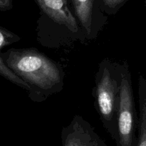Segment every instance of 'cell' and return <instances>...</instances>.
<instances>
[{
	"label": "cell",
	"instance_id": "9",
	"mask_svg": "<svg viewBox=\"0 0 146 146\" xmlns=\"http://www.w3.org/2000/svg\"><path fill=\"white\" fill-rule=\"evenodd\" d=\"M98 1L102 11L107 16H114L125 4L127 0H98Z\"/></svg>",
	"mask_w": 146,
	"mask_h": 146
},
{
	"label": "cell",
	"instance_id": "8",
	"mask_svg": "<svg viewBox=\"0 0 146 146\" xmlns=\"http://www.w3.org/2000/svg\"><path fill=\"white\" fill-rule=\"evenodd\" d=\"M138 98L139 133L136 146H146V80L143 76H140L138 79Z\"/></svg>",
	"mask_w": 146,
	"mask_h": 146
},
{
	"label": "cell",
	"instance_id": "3",
	"mask_svg": "<svg viewBox=\"0 0 146 146\" xmlns=\"http://www.w3.org/2000/svg\"><path fill=\"white\" fill-rule=\"evenodd\" d=\"M138 118L134 103L132 79L129 66L123 62V74L117 113V138L115 146H136L135 132Z\"/></svg>",
	"mask_w": 146,
	"mask_h": 146
},
{
	"label": "cell",
	"instance_id": "10",
	"mask_svg": "<svg viewBox=\"0 0 146 146\" xmlns=\"http://www.w3.org/2000/svg\"><path fill=\"white\" fill-rule=\"evenodd\" d=\"M13 8L12 0H0V11H9Z\"/></svg>",
	"mask_w": 146,
	"mask_h": 146
},
{
	"label": "cell",
	"instance_id": "2",
	"mask_svg": "<svg viewBox=\"0 0 146 146\" xmlns=\"http://www.w3.org/2000/svg\"><path fill=\"white\" fill-rule=\"evenodd\" d=\"M123 74V63L106 58L101 61L95 76V107L106 131L117 138V113Z\"/></svg>",
	"mask_w": 146,
	"mask_h": 146
},
{
	"label": "cell",
	"instance_id": "6",
	"mask_svg": "<svg viewBox=\"0 0 146 146\" xmlns=\"http://www.w3.org/2000/svg\"><path fill=\"white\" fill-rule=\"evenodd\" d=\"M41 14L54 23L65 27L75 34L86 38L68 0H35Z\"/></svg>",
	"mask_w": 146,
	"mask_h": 146
},
{
	"label": "cell",
	"instance_id": "1",
	"mask_svg": "<svg viewBox=\"0 0 146 146\" xmlns=\"http://www.w3.org/2000/svg\"><path fill=\"white\" fill-rule=\"evenodd\" d=\"M1 57L7 67L28 84V96L34 102H43L63 90V67L37 48H11L1 52Z\"/></svg>",
	"mask_w": 146,
	"mask_h": 146
},
{
	"label": "cell",
	"instance_id": "4",
	"mask_svg": "<svg viewBox=\"0 0 146 146\" xmlns=\"http://www.w3.org/2000/svg\"><path fill=\"white\" fill-rule=\"evenodd\" d=\"M87 40H94L108 24L98 0H68Z\"/></svg>",
	"mask_w": 146,
	"mask_h": 146
},
{
	"label": "cell",
	"instance_id": "5",
	"mask_svg": "<svg viewBox=\"0 0 146 146\" xmlns=\"http://www.w3.org/2000/svg\"><path fill=\"white\" fill-rule=\"evenodd\" d=\"M61 140L62 146H108L91 124L78 115L62 128Z\"/></svg>",
	"mask_w": 146,
	"mask_h": 146
},
{
	"label": "cell",
	"instance_id": "7",
	"mask_svg": "<svg viewBox=\"0 0 146 146\" xmlns=\"http://www.w3.org/2000/svg\"><path fill=\"white\" fill-rule=\"evenodd\" d=\"M21 40V37L15 33L3 27H0V76L10 81L14 85L26 90L28 92L29 86L22 79L17 76L7 66L1 57V50L7 46L17 43Z\"/></svg>",
	"mask_w": 146,
	"mask_h": 146
}]
</instances>
